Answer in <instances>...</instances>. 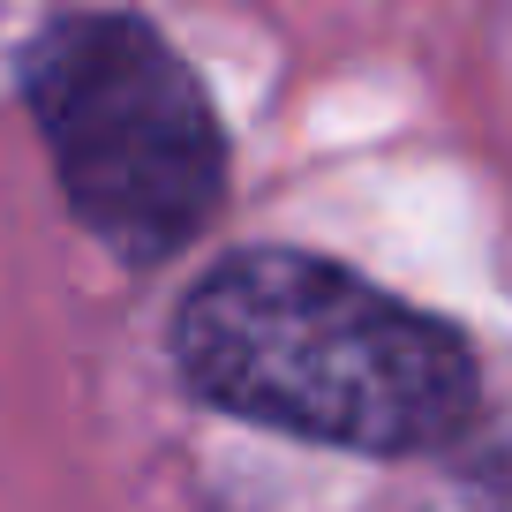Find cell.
Masks as SVG:
<instances>
[{
    "label": "cell",
    "mask_w": 512,
    "mask_h": 512,
    "mask_svg": "<svg viewBox=\"0 0 512 512\" xmlns=\"http://www.w3.org/2000/svg\"><path fill=\"white\" fill-rule=\"evenodd\" d=\"M174 362L226 415L347 452H430L475 407L452 324L294 249L211 264L174 317Z\"/></svg>",
    "instance_id": "6da1fadb"
},
{
    "label": "cell",
    "mask_w": 512,
    "mask_h": 512,
    "mask_svg": "<svg viewBox=\"0 0 512 512\" xmlns=\"http://www.w3.org/2000/svg\"><path fill=\"white\" fill-rule=\"evenodd\" d=\"M23 98L76 219L106 249L151 264L219 211L226 144L211 98L151 23L61 16L23 53Z\"/></svg>",
    "instance_id": "7a4b0ae2"
}]
</instances>
